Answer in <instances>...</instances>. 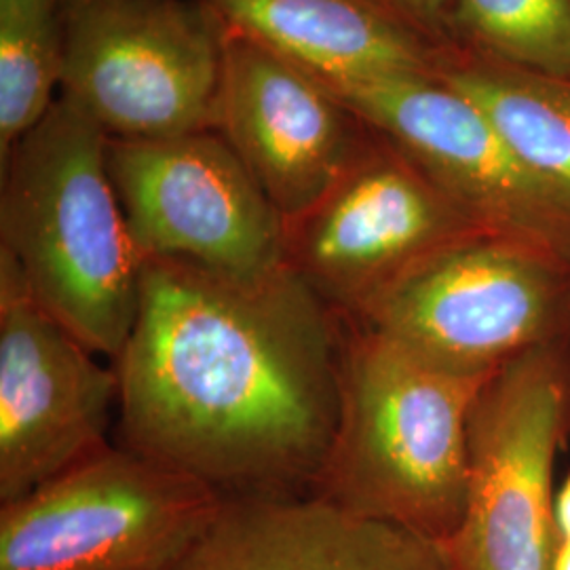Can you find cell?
Here are the masks:
<instances>
[{"label": "cell", "mask_w": 570, "mask_h": 570, "mask_svg": "<svg viewBox=\"0 0 570 570\" xmlns=\"http://www.w3.org/2000/svg\"><path fill=\"white\" fill-rule=\"evenodd\" d=\"M570 438V336L499 367L469 414L468 510L452 570H553V471Z\"/></svg>", "instance_id": "cell-6"}, {"label": "cell", "mask_w": 570, "mask_h": 570, "mask_svg": "<svg viewBox=\"0 0 570 570\" xmlns=\"http://www.w3.org/2000/svg\"><path fill=\"white\" fill-rule=\"evenodd\" d=\"M351 322L449 366L497 372L570 336V266L499 237L444 249Z\"/></svg>", "instance_id": "cell-8"}, {"label": "cell", "mask_w": 570, "mask_h": 570, "mask_svg": "<svg viewBox=\"0 0 570 570\" xmlns=\"http://www.w3.org/2000/svg\"><path fill=\"white\" fill-rule=\"evenodd\" d=\"M61 0H0V161L60 96Z\"/></svg>", "instance_id": "cell-16"}, {"label": "cell", "mask_w": 570, "mask_h": 570, "mask_svg": "<svg viewBox=\"0 0 570 570\" xmlns=\"http://www.w3.org/2000/svg\"><path fill=\"white\" fill-rule=\"evenodd\" d=\"M0 252L51 317L117 362L144 261L108 171V136L61 96L0 161Z\"/></svg>", "instance_id": "cell-3"}, {"label": "cell", "mask_w": 570, "mask_h": 570, "mask_svg": "<svg viewBox=\"0 0 570 570\" xmlns=\"http://www.w3.org/2000/svg\"><path fill=\"white\" fill-rule=\"evenodd\" d=\"M117 357V444L225 501L313 494L341 410L345 317L289 268L235 277L144 261Z\"/></svg>", "instance_id": "cell-1"}, {"label": "cell", "mask_w": 570, "mask_h": 570, "mask_svg": "<svg viewBox=\"0 0 570 570\" xmlns=\"http://www.w3.org/2000/svg\"><path fill=\"white\" fill-rule=\"evenodd\" d=\"M216 131L287 225L326 195L372 127L308 70L225 23Z\"/></svg>", "instance_id": "cell-12"}, {"label": "cell", "mask_w": 570, "mask_h": 570, "mask_svg": "<svg viewBox=\"0 0 570 570\" xmlns=\"http://www.w3.org/2000/svg\"><path fill=\"white\" fill-rule=\"evenodd\" d=\"M108 171L142 261L235 277L285 265V220L218 131L110 140Z\"/></svg>", "instance_id": "cell-10"}, {"label": "cell", "mask_w": 570, "mask_h": 570, "mask_svg": "<svg viewBox=\"0 0 570 570\" xmlns=\"http://www.w3.org/2000/svg\"><path fill=\"white\" fill-rule=\"evenodd\" d=\"M438 79L475 104L511 150L570 199V79L452 45Z\"/></svg>", "instance_id": "cell-15"}, {"label": "cell", "mask_w": 570, "mask_h": 570, "mask_svg": "<svg viewBox=\"0 0 570 570\" xmlns=\"http://www.w3.org/2000/svg\"><path fill=\"white\" fill-rule=\"evenodd\" d=\"M324 85L397 144L487 235L570 266L569 197L532 171L461 91L431 75Z\"/></svg>", "instance_id": "cell-9"}, {"label": "cell", "mask_w": 570, "mask_h": 570, "mask_svg": "<svg viewBox=\"0 0 570 570\" xmlns=\"http://www.w3.org/2000/svg\"><path fill=\"white\" fill-rule=\"evenodd\" d=\"M60 96L110 140L216 131L225 23L202 0H61Z\"/></svg>", "instance_id": "cell-5"}, {"label": "cell", "mask_w": 570, "mask_h": 570, "mask_svg": "<svg viewBox=\"0 0 570 570\" xmlns=\"http://www.w3.org/2000/svg\"><path fill=\"white\" fill-rule=\"evenodd\" d=\"M482 235L397 144L372 127L326 195L285 225V265L351 320L433 256Z\"/></svg>", "instance_id": "cell-7"}, {"label": "cell", "mask_w": 570, "mask_h": 570, "mask_svg": "<svg viewBox=\"0 0 570 570\" xmlns=\"http://www.w3.org/2000/svg\"><path fill=\"white\" fill-rule=\"evenodd\" d=\"M176 570H452L444 546L320 497L225 501Z\"/></svg>", "instance_id": "cell-13"}, {"label": "cell", "mask_w": 570, "mask_h": 570, "mask_svg": "<svg viewBox=\"0 0 570 570\" xmlns=\"http://www.w3.org/2000/svg\"><path fill=\"white\" fill-rule=\"evenodd\" d=\"M242 30L324 82L404 75L438 77L449 47H435L364 0H202Z\"/></svg>", "instance_id": "cell-14"}, {"label": "cell", "mask_w": 570, "mask_h": 570, "mask_svg": "<svg viewBox=\"0 0 570 570\" xmlns=\"http://www.w3.org/2000/svg\"><path fill=\"white\" fill-rule=\"evenodd\" d=\"M556 530L560 541H570V475L556 492Z\"/></svg>", "instance_id": "cell-19"}, {"label": "cell", "mask_w": 570, "mask_h": 570, "mask_svg": "<svg viewBox=\"0 0 570 570\" xmlns=\"http://www.w3.org/2000/svg\"><path fill=\"white\" fill-rule=\"evenodd\" d=\"M225 499L117 442L0 505V570H176Z\"/></svg>", "instance_id": "cell-4"}, {"label": "cell", "mask_w": 570, "mask_h": 570, "mask_svg": "<svg viewBox=\"0 0 570 570\" xmlns=\"http://www.w3.org/2000/svg\"><path fill=\"white\" fill-rule=\"evenodd\" d=\"M389 20L435 47H452L450 11L452 0H364Z\"/></svg>", "instance_id": "cell-18"}, {"label": "cell", "mask_w": 570, "mask_h": 570, "mask_svg": "<svg viewBox=\"0 0 570 570\" xmlns=\"http://www.w3.org/2000/svg\"><path fill=\"white\" fill-rule=\"evenodd\" d=\"M492 374L345 320L338 425L313 497L446 546L468 510L469 414Z\"/></svg>", "instance_id": "cell-2"}, {"label": "cell", "mask_w": 570, "mask_h": 570, "mask_svg": "<svg viewBox=\"0 0 570 570\" xmlns=\"http://www.w3.org/2000/svg\"><path fill=\"white\" fill-rule=\"evenodd\" d=\"M119 374L42 308L0 252V505L108 446Z\"/></svg>", "instance_id": "cell-11"}, {"label": "cell", "mask_w": 570, "mask_h": 570, "mask_svg": "<svg viewBox=\"0 0 570 570\" xmlns=\"http://www.w3.org/2000/svg\"><path fill=\"white\" fill-rule=\"evenodd\" d=\"M452 45L570 79V0H452Z\"/></svg>", "instance_id": "cell-17"}, {"label": "cell", "mask_w": 570, "mask_h": 570, "mask_svg": "<svg viewBox=\"0 0 570 570\" xmlns=\"http://www.w3.org/2000/svg\"><path fill=\"white\" fill-rule=\"evenodd\" d=\"M553 570H570V541H560L553 560Z\"/></svg>", "instance_id": "cell-20"}]
</instances>
